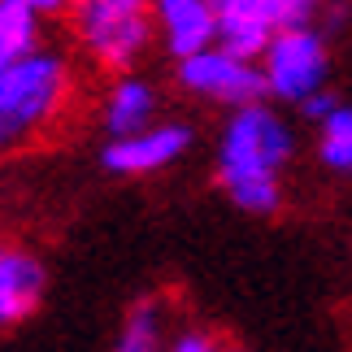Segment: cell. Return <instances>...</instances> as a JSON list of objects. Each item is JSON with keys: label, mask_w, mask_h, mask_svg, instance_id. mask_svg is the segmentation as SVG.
I'll return each instance as SVG.
<instances>
[{"label": "cell", "mask_w": 352, "mask_h": 352, "mask_svg": "<svg viewBox=\"0 0 352 352\" xmlns=\"http://www.w3.org/2000/svg\"><path fill=\"white\" fill-rule=\"evenodd\" d=\"M292 157V131L261 100L226 122L218 148V183L243 213H274L283 205L278 170Z\"/></svg>", "instance_id": "cell-1"}, {"label": "cell", "mask_w": 352, "mask_h": 352, "mask_svg": "<svg viewBox=\"0 0 352 352\" xmlns=\"http://www.w3.org/2000/svg\"><path fill=\"white\" fill-rule=\"evenodd\" d=\"M70 104V65L57 52H26L0 70V157L35 148Z\"/></svg>", "instance_id": "cell-2"}, {"label": "cell", "mask_w": 352, "mask_h": 352, "mask_svg": "<svg viewBox=\"0 0 352 352\" xmlns=\"http://www.w3.org/2000/svg\"><path fill=\"white\" fill-rule=\"evenodd\" d=\"M74 35L96 65L131 70L153 39V9L148 0H70Z\"/></svg>", "instance_id": "cell-3"}, {"label": "cell", "mask_w": 352, "mask_h": 352, "mask_svg": "<svg viewBox=\"0 0 352 352\" xmlns=\"http://www.w3.org/2000/svg\"><path fill=\"white\" fill-rule=\"evenodd\" d=\"M261 57H265V65H261L265 87L287 104L309 100L327 83V44L309 26H283V31H274V39L265 44Z\"/></svg>", "instance_id": "cell-4"}, {"label": "cell", "mask_w": 352, "mask_h": 352, "mask_svg": "<svg viewBox=\"0 0 352 352\" xmlns=\"http://www.w3.org/2000/svg\"><path fill=\"white\" fill-rule=\"evenodd\" d=\"M179 83L187 91H196V96L205 100H218V104H256L265 96V70H256L252 57H239V52L222 48V44H209L192 52V57L179 61Z\"/></svg>", "instance_id": "cell-5"}, {"label": "cell", "mask_w": 352, "mask_h": 352, "mask_svg": "<svg viewBox=\"0 0 352 352\" xmlns=\"http://www.w3.org/2000/svg\"><path fill=\"white\" fill-rule=\"evenodd\" d=\"M187 144H192L187 126H144L104 148V166L113 174H153L161 166H170L174 157H183Z\"/></svg>", "instance_id": "cell-6"}, {"label": "cell", "mask_w": 352, "mask_h": 352, "mask_svg": "<svg viewBox=\"0 0 352 352\" xmlns=\"http://www.w3.org/2000/svg\"><path fill=\"white\" fill-rule=\"evenodd\" d=\"M157 26L161 39L174 57H192V52L209 48L218 39V22H213V0H157Z\"/></svg>", "instance_id": "cell-7"}, {"label": "cell", "mask_w": 352, "mask_h": 352, "mask_svg": "<svg viewBox=\"0 0 352 352\" xmlns=\"http://www.w3.org/2000/svg\"><path fill=\"white\" fill-rule=\"evenodd\" d=\"M213 22H218V44L239 57H261L278 31L256 0H213Z\"/></svg>", "instance_id": "cell-8"}, {"label": "cell", "mask_w": 352, "mask_h": 352, "mask_svg": "<svg viewBox=\"0 0 352 352\" xmlns=\"http://www.w3.org/2000/svg\"><path fill=\"white\" fill-rule=\"evenodd\" d=\"M44 292V270L26 252H0V327L22 322L39 305Z\"/></svg>", "instance_id": "cell-9"}, {"label": "cell", "mask_w": 352, "mask_h": 352, "mask_svg": "<svg viewBox=\"0 0 352 352\" xmlns=\"http://www.w3.org/2000/svg\"><path fill=\"white\" fill-rule=\"evenodd\" d=\"M153 109H157V96L153 87L140 83V78H122V83L109 91L104 100V131L122 140V135H135L153 122Z\"/></svg>", "instance_id": "cell-10"}, {"label": "cell", "mask_w": 352, "mask_h": 352, "mask_svg": "<svg viewBox=\"0 0 352 352\" xmlns=\"http://www.w3.org/2000/svg\"><path fill=\"white\" fill-rule=\"evenodd\" d=\"M35 9L26 0H0V70L35 52Z\"/></svg>", "instance_id": "cell-11"}, {"label": "cell", "mask_w": 352, "mask_h": 352, "mask_svg": "<svg viewBox=\"0 0 352 352\" xmlns=\"http://www.w3.org/2000/svg\"><path fill=\"white\" fill-rule=\"evenodd\" d=\"M318 153H322V166L352 174V109H335L331 118H322Z\"/></svg>", "instance_id": "cell-12"}, {"label": "cell", "mask_w": 352, "mask_h": 352, "mask_svg": "<svg viewBox=\"0 0 352 352\" xmlns=\"http://www.w3.org/2000/svg\"><path fill=\"white\" fill-rule=\"evenodd\" d=\"M157 344H161V309L157 300H144V305H135V314L122 327L118 352H157Z\"/></svg>", "instance_id": "cell-13"}, {"label": "cell", "mask_w": 352, "mask_h": 352, "mask_svg": "<svg viewBox=\"0 0 352 352\" xmlns=\"http://www.w3.org/2000/svg\"><path fill=\"white\" fill-rule=\"evenodd\" d=\"M256 5H261L270 18H274V26L283 31V26H305L318 0H256Z\"/></svg>", "instance_id": "cell-14"}, {"label": "cell", "mask_w": 352, "mask_h": 352, "mask_svg": "<svg viewBox=\"0 0 352 352\" xmlns=\"http://www.w3.org/2000/svg\"><path fill=\"white\" fill-rule=\"evenodd\" d=\"M335 109H340V104H335V96H331V91H314L309 100H300V113H305V118H314V122L331 118Z\"/></svg>", "instance_id": "cell-15"}, {"label": "cell", "mask_w": 352, "mask_h": 352, "mask_svg": "<svg viewBox=\"0 0 352 352\" xmlns=\"http://www.w3.org/2000/svg\"><path fill=\"white\" fill-rule=\"evenodd\" d=\"M170 352H218V344H213V335L187 331V335H179V340L170 344Z\"/></svg>", "instance_id": "cell-16"}, {"label": "cell", "mask_w": 352, "mask_h": 352, "mask_svg": "<svg viewBox=\"0 0 352 352\" xmlns=\"http://www.w3.org/2000/svg\"><path fill=\"white\" fill-rule=\"evenodd\" d=\"M26 5H31L35 13H57V9L70 5V0H26Z\"/></svg>", "instance_id": "cell-17"}]
</instances>
